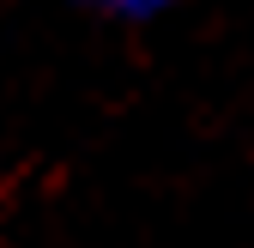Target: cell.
Returning <instances> with one entry per match:
<instances>
[{
    "label": "cell",
    "mask_w": 254,
    "mask_h": 248,
    "mask_svg": "<svg viewBox=\"0 0 254 248\" xmlns=\"http://www.w3.org/2000/svg\"><path fill=\"white\" fill-rule=\"evenodd\" d=\"M79 6L103 12V18H164V12L188 6V0H79Z\"/></svg>",
    "instance_id": "1"
}]
</instances>
